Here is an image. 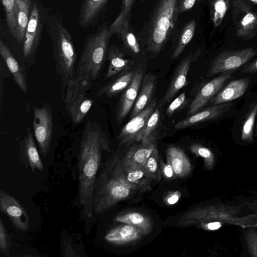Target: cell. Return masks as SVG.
Instances as JSON below:
<instances>
[{"mask_svg": "<svg viewBox=\"0 0 257 257\" xmlns=\"http://www.w3.org/2000/svg\"><path fill=\"white\" fill-rule=\"evenodd\" d=\"M109 150L108 140L99 124L87 121L80 143L78 159V199L83 213L87 217L93 215L95 185L102 153Z\"/></svg>", "mask_w": 257, "mask_h": 257, "instance_id": "cell-1", "label": "cell"}, {"mask_svg": "<svg viewBox=\"0 0 257 257\" xmlns=\"http://www.w3.org/2000/svg\"><path fill=\"white\" fill-rule=\"evenodd\" d=\"M46 25L51 39L57 72L65 90L68 83L77 78V55L73 40L60 12L47 15Z\"/></svg>", "mask_w": 257, "mask_h": 257, "instance_id": "cell-2", "label": "cell"}, {"mask_svg": "<svg viewBox=\"0 0 257 257\" xmlns=\"http://www.w3.org/2000/svg\"><path fill=\"white\" fill-rule=\"evenodd\" d=\"M178 0H156L139 37L147 49L158 54L167 42L180 14Z\"/></svg>", "mask_w": 257, "mask_h": 257, "instance_id": "cell-3", "label": "cell"}, {"mask_svg": "<svg viewBox=\"0 0 257 257\" xmlns=\"http://www.w3.org/2000/svg\"><path fill=\"white\" fill-rule=\"evenodd\" d=\"M111 36L109 27L104 23L87 37L77 64L78 79L91 86L93 81L99 77L108 54Z\"/></svg>", "mask_w": 257, "mask_h": 257, "instance_id": "cell-4", "label": "cell"}, {"mask_svg": "<svg viewBox=\"0 0 257 257\" xmlns=\"http://www.w3.org/2000/svg\"><path fill=\"white\" fill-rule=\"evenodd\" d=\"M134 189L118 174L111 156L103 165L97 176L93 199V212L102 213L118 201L126 198Z\"/></svg>", "mask_w": 257, "mask_h": 257, "instance_id": "cell-5", "label": "cell"}, {"mask_svg": "<svg viewBox=\"0 0 257 257\" xmlns=\"http://www.w3.org/2000/svg\"><path fill=\"white\" fill-rule=\"evenodd\" d=\"M89 88L76 78L70 81L66 87L64 104L72 122L80 123L91 108L94 101L86 91Z\"/></svg>", "mask_w": 257, "mask_h": 257, "instance_id": "cell-6", "label": "cell"}, {"mask_svg": "<svg viewBox=\"0 0 257 257\" xmlns=\"http://www.w3.org/2000/svg\"><path fill=\"white\" fill-rule=\"evenodd\" d=\"M232 18L237 37L246 40L257 34V12L244 0H234Z\"/></svg>", "mask_w": 257, "mask_h": 257, "instance_id": "cell-7", "label": "cell"}, {"mask_svg": "<svg viewBox=\"0 0 257 257\" xmlns=\"http://www.w3.org/2000/svg\"><path fill=\"white\" fill-rule=\"evenodd\" d=\"M47 16L42 5L34 2L23 44V52L26 58L32 56L37 51Z\"/></svg>", "mask_w": 257, "mask_h": 257, "instance_id": "cell-8", "label": "cell"}, {"mask_svg": "<svg viewBox=\"0 0 257 257\" xmlns=\"http://www.w3.org/2000/svg\"><path fill=\"white\" fill-rule=\"evenodd\" d=\"M33 128L41 154L45 157L50 152L53 134V117L49 105L34 107Z\"/></svg>", "mask_w": 257, "mask_h": 257, "instance_id": "cell-9", "label": "cell"}, {"mask_svg": "<svg viewBox=\"0 0 257 257\" xmlns=\"http://www.w3.org/2000/svg\"><path fill=\"white\" fill-rule=\"evenodd\" d=\"M256 55L257 51L251 47L237 50H224L211 62L207 76H211L234 70L245 64Z\"/></svg>", "mask_w": 257, "mask_h": 257, "instance_id": "cell-10", "label": "cell"}, {"mask_svg": "<svg viewBox=\"0 0 257 257\" xmlns=\"http://www.w3.org/2000/svg\"><path fill=\"white\" fill-rule=\"evenodd\" d=\"M156 106L154 100L124 125L117 138L120 145L142 141L147 121Z\"/></svg>", "mask_w": 257, "mask_h": 257, "instance_id": "cell-11", "label": "cell"}, {"mask_svg": "<svg viewBox=\"0 0 257 257\" xmlns=\"http://www.w3.org/2000/svg\"><path fill=\"white\" fill-rule=\"evenodd\" d=\"M0 209L8 216L15 228L22 231L28 230L29 218L26 210L15 198L2 190L0 191Z\"/></svg>", "mask_w": 257, "mask_h": 257, "instance_id": "cell-12", "label": "cell"}, {"mask_svg": "<svg viewBox=\"0 0 257 257\" xmlns=\"http://www.w3.org/2000/svg\"><path fill=\"white\" fill-rule=\"evenodd\" d=\"M232 73L233 70L223 72L205 84L191 102L188 114L191 115L200 111L220 91L224 83L231 77Z\"/></svg>", "mask_w": 257, "mask_h": 257, "instance_id": "cell-13", "label": "cell"}, {"mask_svg": "<svg viewBox=\"0 0 257 257\" xmlns=\"http://www.w3.org/2000/svg\"><path fill=\"white\" fill-rule=\"evenodd\" d=\"M143 77V70L141 68L136 70L131 82L123 91L116 113V120L118 123L123 120L133 107L140 91Z\"/></svg>", "mask_w": 257, "mask_h": 257, "instance_id": "cell-14", "label": "cell"}, {"mask_svg": "<svg viewBox=\"0 0 257 257\" xmlns=\"http://www.w3.org/2000/svg\"><path fill=\"white\" fill-rule=\"evenodd\" d=\"M197 54L198 53L195 55L190 54L180 62L163 97L162 104L169 102L179 91L188 84L187 75L191 63Z\"/></svg>", "mask_w": 257, "mask_h": 257, "instance_id": "cell-15", "label": "cell"}, {"mask_svg": "<svg viewBox=\"0 0 257 257\" xmlns=\"http://www.w3.org/2000/svg\"><path fill=\"white\" fill-rule=\"evenodd\" d=\"M109 0H84L79 9L78 21L82 28L96 24L104 12Z\"/></svg>", "mask_w": 257, "mask_h": 257, "instance_id": "cell-16", "label": "cell"}, {"mask_svg": "<svg viewBox=\"0 0 257 257\" xmlns=\"http://www.w3.org/2000/svg\"><path fill=\"white\" fill-rule=\"evenodd\" d=\"M230 107V104L225 103L213 105L180 120L174 125V127L176 129L184 128L199 122L216 118L226 112Z\"/></svg>", "mask_w": 257, "mask_h": 257, "instance_id": "cell-17", "label": "cell"}, {"mask_svg": "<svg viewBox=\"0 0 257 257\" xmlns=\"http://www.w3.org/2000/svg\"><path fill=\"white\" fill-rule=\"evenodd\" d=\"M249 82L250 79L248 77L230 81L211 98L210 103L213 105L219 104L239 98L245 92Z\"/></svg>", "mask_w": 257, "mask_h": 257, "instance_id": "cell-18", "label": "cell"}, {"mask_svg": "<svg viewBox=\"0 0 257 257\" xmlns=\"http://www.w3.org/2000/svg\"><path fill=\"white\" fill-rule=\"evenodd\" d=\"M145 233L140 228L129 224L117 226L110 230L105 239L114 244H123L140 239Z\"/></svg>", "mask_w": 257, "mask_h": 257, "instance_id": "cell-19", "label": "cell"}, {"mask_svg": "<svg viewBox=\"0 0 257 257\" xmlns=\"http://www.w3.org/2000/svg\"><path fill=\"white\" fill-rule=\"evenodd\" d=\"M0 55L12 74L16 84L23 92H26L27 83L24 71L2 40H0Z\"/></svg>", "mask_w": 257, "mask_h": 257, "instance_id": "cell-20", "label": "cell"}, {"mask_svg": "<svg viewBox=\"0 0 257 257\" xmlns=\"http://www.w3.org/2000/svg\"><path fill=\"white\" fill-rule=\"evenodd\" d=\"M156 76L152 74H146L143 79L141 89L133 107L132 117L142 111L149 104L155 90Z\"/></svg>", "mask_w": 257, "mask_h": 257, "instance_id": "cell-21", "label": "cell"}, {"mask_svg": "<svg viewBox=\"0 0 257 257\" xmlns=\"http://www.w3.org/2000/svg\"><path fill=\"white\" fill-rule=\"evenodd\" d=\"M155 139L154 137L147 142H142L141 145L133 147L122 161L130 164L144 165L156 148Z\"/></svg>", "mask_w": 257, "mask_h": 257, "instance_id": "cell-22", "label": "cell"}, {"mask_svg": "<svg viewBox=\"0 0 257 257\" xmlns=\"http://www.w3.org/2000/svg\"><path fill=\"white\" fill-rule=\"evenodd\" d=\"M109 65L104 79H109L120 72L127 70L133 63L131 59H125L123 52L116 46L111 45L108 49Z\"/></svg>", "mask_w": 257, "mask_h": 257, "instance_id": "cell-23", "label": "cell"}, {"mask_svg": "<svg viewBox=\"0 0 257 257\" xmlns=\"http://www.w3.org/2000/svg\"><path fill=\"white\" fill-rule=\"evenodd\" d=\"M32 5L31 0H19L16 25L13 36L20 44H23L26 30L30 18Z\"/></svg>", "mask_w": 257, "mask_h": 257, "instance_id": "cell-24", "label": "cell"}, {"mask_svg": "<svg viewBox=\"0 0 257 257\" xmlns=\"http://www.w3.org/2000/svg\"><path fill=\"white\" fill-rule=\"evenodd\" d=\"M168 163H169L174 173L180 177H184L191 171V164L184 152L176 147H170L167 151Z\"/></svg>", "mask_w": 257, "mask_h": 257, "instance_id": "cell-25", "label": "cell"}, {"mask_svg": "<svg viewBox=\"0 0 257 257\" xmlns=\"http://www.w3.org/2000/svg\"><path fill=\"white\" fill-rule=\"evenodd\" d=\"M135 71L127 72L115 79L100 87L97 93L98 96L112 97L123 91L131 82Z\"/></svg>", "mask_w": 257, "mask_h": 257, "instance_id": "cell-26", "label": "cell"}, {"mask_svg": "<svg viewBox=\"0 0 257 257\" xmlns=\"http://www.w3.org/2000/svg\"><path fill=\"white\" fill-rule=\"evenodd\" d=\"M24 149L25 154L32 170L43 171V163L36 148L31 128L29 127L24 139Z\"/></svg>", "mask_w": 257, "mask_h": 257, "instance_id": "cell-27", "label": "cell"}, {"mask_svg": "<svg viewBox=\"0 0 257 257\" xmlns=\"http://www.w3.org/2000/svg\"><path fill=\"white\" fill-rule=\"evenodd\" d=\"M130 21L125 20L115 31L122 41L124 46L134 54H139L141 52L139 41L130 25Z\"/></svg>", "mask_w": 257, "mask_h": 257, "instance_id": "cell-28", "label": "cell"}, {"mask_svg": "<svg viewBox=\"0 0 257 257\" xmlns=\"http://www.w3.org/2000/svg\"><path fill=\"white\" fill-rule=\"evenodd\" d=\"M196 26V22L195 20L189 21L185 25L179 36L172 52V59H177L191 42L195 34Z\"/></svg>", "mask_w": 257, "mask_h": 257, "instance_id": "cell-29", "label": "cell"}, {"mask_svg": "<svg viewBox=\"0 0 257 257\" xmlns=\"http://www.w3.org/2000/svg\"><path fill=\"white\" fill-rule=\"evenodd\" d=\"M115 220L116 221L136 226L140 228L145 233L150 231L151 227L150 219L138 212H130L121 214L117 216Z\"/></svg>", "mask_w": 257, "mask_h": 257, "instance_id": "cell-30", "label": "cell"}, {"mask_svg": "<svg viewBox=\"0 0 257 257\" xmlns=\"http://www.w3.org/2000/svg\"><path fill=\"white\" fill-rule=\"evenodd\" d=\"M5 12L6 22L9 30L14 35L16 25L19 0H1Z\"/></svg>", "mask_w": 257, "mask_h": 257, "instance_id": "cell-31", "label": "cell"}, {"mask_svg": "<svg viewBox=\"0 0 257 257\" xmlns=\"http://www.w3.org/2000/svg\"><path fill=\"white\" fill-rule=\"evenodd\" d=\"M135 0H122L120 12L116 19L109 27V34L112 36L115 31L125 20L130 21L131 10Z\"/></svg>", "mask_w": 257, "mask_h": 257, "instance_id": "cell-32", "label": "cell"}, {"mask_svg": "<svg viewBox=\"0 0 257 257\" xmlns=\"http://www.w3.org/2000/svg\"><path fill=\"white\" fill-rule=\"evenodd\" d=\"M229 0H214L211 8L210 17L215 27L222 23L227 11Z\"/></svg>", "mask_w": 257, "mask_h": 257, "instance_id": "cell-33", "label": "cell"}, {"mask_svg": "<svg viewBox=\"0 0 257 257\" xmlns=\"http://www.w3.org/2000/svg\"><path fill=\"white\" fill-rule=\"evenodd\" d=\"M257 114V103L250 110L243 124L241 130V139L246 142L252 140L253 131L256 115Z\"/></svg>", "mask_w": 257, "mask_h": 257, "instance_id": "cell-34", "label": "cell"}, {"mask_svg": "<svg viewBox=\"0 0 257 257\" xmlns=\"http://www.w3.org/2000/svg\"><path fill=\"white\" fill-rule=\"evenodd\" d=\"M144 166L148 174L154 180L159 181L160 180L161 172L159 165V154L157 148L154 150Z\"/></svg>", "mask_w": 257, "mask_h": 257, "instance_id": "cell-35", "label": "cell"}, {"mask_svg": "<svg viewBox=\"0 0 257 257\" xmlns=\"http://www.w3.org/2000/svg\"><path fill=\"white\" fill-rule=\"evenodd\" d=\"M160 119V109L158 106H156L147 121L141 141L142 142H147L155 137L153 133L157 127Z\"/></svg>", "mask_w": 257, "mask_h": 257, "instance_id": "cell-36", "label": "cell"}, {"mask_svg": "<svg viewBox=\"0 0 257 257\" xmlns=\"http://www.w3.org/2000/svg\"><path fill=\"white\" fill-rule=\"evenodd\" d=\"M190 149L194 154L204 159L208 168L212 167L214 162V156L209 149L200 145L194 144L191 146Z\"/></svg>", "mask_w": 257, "mask_h": 257, "instance_id": "cell-37", "label": "cell"}, {"mask_svg": "<svg viewBox=\"0 0 257 257\" xmlns=\"http://www.w3.org/2000/svg\"><path fill=\"white\" fill-rule=\"evenodd\" d=\"M11 246L10 238L2 218H0V251L4 255L10 256Z\"/></svg>", "mask_w": 257, "mask_h": 257, "instance_id": "cell-38", "label": "cell"}, {"mask_svg": "<svg viewBox=\"0 0 257 257\" xmlns=\"http://www.w3.org/2000/svg\"><path fill=\"white\" fill-rule=\"evenodd\" d=\"M245 239L248 250L251 256H257V230L249 228L245 232Z\"/></svg>", "mask_w": 257, "mask_h": 257, "instance_id": "cell-39", "label": "cell"}, {"mask_svg": "<svg viewBox=\"0 0 257 257\" xmlns=\"http://www.w3.org/2000/svg\"><path fill=\"white\" fill-rule=\"evenodd\" d=\"M186 101V94L184 91L181 93L170 104L166 109L168 115L171 116L179 108L185 103Z\"/></svg>", "mask_w": 257, "mask_h": 257, "instance_id": "cell-40", "label": "cell"}, {"mask_svg": "<svg viewBox=\"0 0 257 257\" xmlns=\"http://www.w3.org/2000/svg\"><path fill=\"white\" fill-rule=\"evenodd\" d=\"M196 0H178V9L179 13H183L191 9Z\"/></svg>", "mask_w": 257, "mask_h": 257, "instance_id": "cell-41", "label": "cell"}, {"mask_svg": "<svg viewBox=\"0 0 257 257\" xmlns=\"http://www.w3.org/2000/svg\"><path fill=\"white\" fill-rule=\"evenodd\" d=\"M241 73L244 74L257 73V59L244 67L242 69Z\"/></svg>", "mask_w": 257, "mask_h": 257, "instance_id": "cell-42", "label": "cell"}, {"mask_svg": "<svg viewBox=\"0 0 257 257\" xmlns=\"http://www.w3.org/2000/svg\"><path fill=\"white\" fill-rule=\"evenodd\" d=\"M222 226V222L219 221H211L202 224V227L209 230L218 229Z\"/></svg>", "mask_w": 257, "mask_h": 257, "instance_id": "cell-43", "label": "cell"}, {"mask_svg": "<svg viewBox=\"0 0 257 257\" xmlns=\"http://www.w3.org/2000/svg\"><path fill=\"white\" fill-rule=\"evenodd\" d=\"M180 198L179 193H174L170 195L167 199V203L170 205H173L178 202Z\"/></svg>", "mask_w": 257, "mask_h": 257, "instance_id": "cell-44", "label": "cell"}, {"mask_svg": "<svg viewBox=\"0 0 257 257\" xmlns=\"http://www.w3.org/2000/svg\"><path fill=\"white\" fill-rule=\"evenodd\" d=\"M163 171L165 176L168 178H171L174 175V170L169 163L164 166Z\"/></svg>", "mask_w": 257, "mask_h": 257, "instance_id": "cell-45", "label": "cell"}, {"mask_svg": "<svg viewBox=\"0 0 257 257\" xmlns=\"http://www.w3.org/2000/svg\"><path fill=\"white\" fill-rule=\"evenodd\" d=\"M249 1L251 2L254 4H255L257 5V0H248Z\"/></svg>", "mask_w": 257, "mask_h": 257, "instance_id": "cell-46", "label": "cell"}, {"mask_svg": "<svg viewBox=\"0 0 257 257\" xmlns=\"http://www.w3.org/2000/svg\"><path fill=\"white\" fill-rule=\"evenodd\" d=\"M145 1V0H142V2H144Z\"/></svg>", "mask_w": 257, "mask_h": 257, "instance_id": "cell-47", "label": "cell"}, {"mask_svg": "<svg viewBox=\"0 0 257 257\" xmlns=\"http://www.w3.org/2000/svg\"><path fill=\"white\" fill-rule=\"evenodd\" d=\"M256 132H257V126H256Z\"/></svg>", "mask_w": 257, "mask_h": 257, "instance_id": "cell-48", "label": "cell"}]
</instances>
